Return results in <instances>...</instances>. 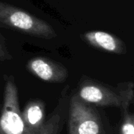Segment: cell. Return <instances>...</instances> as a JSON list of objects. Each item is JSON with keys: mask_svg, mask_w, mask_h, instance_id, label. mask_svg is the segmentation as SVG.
Masks as SVG:
<instances>
[{"mask_svg": "<svg viewBox=\"0 0 134 134\" xmlns=\"http://www.w3.org/2000/svg\"><path fill=\"white\" fill-rule=\"evenodd\" d=\"M0 26L43 39H53L57 36L49 23L3 2H0Z\"/></svg>", "mask_w": 134, "mask_h": 134, "instance_id": "cell-1", "label": "cell"}, {"mask_svg": "<svg viewBox=\"0 0 134 134\" xmlns=\"http://www.w3.org/2000/svg\"><path fill=\"white\" fill-rule=\"evenodd\" d=\"M0 134H53L50 129L32 128L23 120L18 105L16 86L12 76L5 81L4 104L0 118Z\"/></svg>", "mask_w": 134, "mask_h": 134, "instance_id": "cell-2", "label": "cell"}, {"mask_svg": "<svg viewBox=\"0 0 134 134\" xmlns=\"http://www.w3.org/2000/svg\"><path fill=\"white\" fill-rule=\"evenodd\" d=\"M68 129L69 134H105L97 112L75 95L71 100Z\"/></svg>", "mask_w": 134, "mask_h": 134, "instance_id": "cell-3", "label": "cell"}, {"mask_svg": "<svg viewBox=\"0 0 134 134\" xmlns=\"http://www.w3.org/2000/svg\"><path fill=\"white\" fill-rule=\"evenodd\" d=\"M26 68L33 75L48 82H63L68 76V71L64 65L42 56L30 59Z\"/></svg>", "mask_w": 134, "mask_h": 134, "instance_id": "cell-4", "label": "cell"}, {"mask_svg": "<svg viewBox=\"0 0 134 134\" xmlns=\"http://www.w3.org/2000/svg\"><path fill=\"white\" fill-rule=\"evenodd\" d=\"M78 97L87 104H95L100 106H122L120 94H117L109 88L101 84L90 81L82 83Z\"/></svg>", "mask_w": 134, "mask_h": 134, "instance_id": "cell-5", "label": "cell"}, {"mask_svg": "<svg viewBox=\"0 0 134 134\" xmlns=\"http://www.w3.org/2000/svg\"><path fill=\"white\" fill-rule=\"evenodd\" d=\"M81 38L88 45L100 51L119 55L127 53L126 45L121 38L104 31H89L81 35Z\"/></svg>", "mask_w": 134, "mask_h": 134, "instance_id": "cell-6", "label": "cell"}, {"mask_svg": "<svg viewBox=\"0 0 134 134\" xmlns=\"http://www.w3.org/2000/svg\"><path fill=\"white\" fill-rule=\"evenodd\" d=\"M43 107L39 103H31L26 108L22 118L30 127L40 128L43 120Z\"/></svg>", "mask_w": 134, "mask_h": 134, "instance_id": "cell-7", "label": "cell"}, {"mask_svg": "<svg viewBox=\"0 0 134 134\" xmlns=\"http://www.w3.org/2000/svg\"><path fill=\"white\" fill-rule=\"evenodd\" d=\"M122 134H134L133 119L131 115H127L122 126Z\"/></svg>", "mask_w": 134, "mask_h": 134, "instance_id": "cell-8", "label": "cell"}, {"mask_svg": "<svg viewBox=\"0 0 134 134\" xmlns=\"http://www.w3.org/2000/svg\"><path fill=\"white\" fill-rule=\"evenodd\" d=\"M12 59V56L6 49L4 43L0 42V62Z\"/></svg>", "mask_w": 134, "mask_h": 134, "instance_id": "cell-9", "label": "cell"}]
</instances>
